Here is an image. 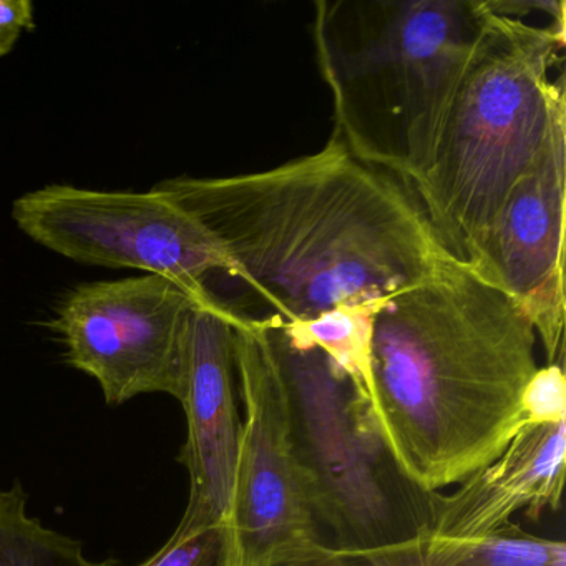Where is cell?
<instances>
[{
  "label": "cell",
  "instance_id": "obj_2",
  "mask_svg": "<svg viewBox=\"0 0 566 566\" xmlns=\"http://www.w3.org/2000/svg\"><path fill=\"white\" fill-rule=\"evenodd\" d=\"M535 346L522 306L459 261L384 301L367 412L410 485L437 493L505 450L525 423Z\"/></svg>",
  "mask_w": 566,
  "mask_h": 566
},
{
  "label": "cell",
  "instance_id": "obj_18",
  "mask_svg": "<svg viewBox=\"0 0 566 566\" xmlns=\"http://www.w3.org/2000/svg\"><path fill=\"white\" fill-rule=\"evenodd\" d=\"M34 28V6L31 0H0V57L18 44L22 32Z\"/></svg>",
  "mask_w": 566,
  "mask_h": 566
},
{
  "label": "cell",
  "instance_id": "obj_16",
  "mask_svg": "<svg viewBox=\"0 0 566 566\" xmlns=\"http://www.w3.org/2000/svg\"><path fill=\"white\" fill-rule=\"evenodd\" d=\"M276 566H419V559L412 538L366 549L339 548L321 542L304 555Z\"/></svg>",
  "mask_w": 566,
  "mask_h": 566
},
{
  "label": "cell",
  "instance_id": "obj_17",
  "mask_svg": "<svg viewBox=\"0 0 566 566\" xmlns=\"http://www.w3.org/2000/svg\"><path fill=\"white\" fill-rule=\"evenodd\" d=\"M522 413L525 423L532 426L565 422V367L546 364L535 370L523 390Z\"/></svg>",
  "mask_w": 566,
  "mask_h": 566
},
{
  "label": "cell",
  "instance_id": "obj_12",
  "mask_svg": "<svg viewBox=\"0 0 566 566\" xmlns=\"http://www.w3.org/2000/svg\"><path fill=\"white\" fill-rule=\"evenodd\" d=\"M382 303L346 304L319 316L280 323L284 336L300 349L323 350L344 374L369 410L373 400V331Z\"/></svg>",
  "mask_w": 566,
  "mask_h": 566
},
{
  "label": "cell",
  "instance_id": "obj_8",
  "mask_svg": "<svg viewBox=\"0 0 566 566\" xmlns=\"http://www.w3.org/2000/svg\"><path fill=\"white\" fill-rule=\"evenodd\" d=\"M198 303L167 277L145 274L82 284L59 307L54 327L67 363L122 406L142 394L180 400L191 313Z\"/></svg>",
  "mask_w": 566,
  "mask_h": 566
},
{
  "label": "cell",
  "instance_id": "obj_15",
  "mask_svg": "<svg viewBox=\"0 0 566 566\" xmlns=\"http://www.w3.org/2000/svg\"><path fill=\"white\" fill-rule=\"evenodd\" d=\"M138 566H228L227 525L210 526L188 535H174Z\"/></svg>",
  "mask_w": 566,
  "mask_h": 566
},
{
  "label": "cell",
  "instance_id": "obj_7",
  "mask_svg": "<svg viewBox=\"0 0 566 566\" xmlns=\"http://www.w3.org/2000/svg\"><path fill=\"white\" fill-rule=\"evenodd\" d=\"M29 238L77 263L128 268L167 277L198 303H218L211 280L233 277L214 238L157 191H95L51 185L14 201Z\"/></svg>",
  "mask_w": 566,
  "mask_h": 566
},
{
  "label": "cell",
  "instance_id": "obj_5",
  "mask_svg": "<svg viewBox=\"0 0 566 566\" xmlns=\"http://www.w3.org/2000/svg\"><path fill=\"white\" fill-rule=\"evenodd\" d=\"M271 339L286 396L291 440L316 523L339 548H377L426 530L432 493L390 460L367 407L323 350L300 349L273 316Z\"/></svg>",
  "mask_w": 566,
  "mask_h": 566
},
{
  "label": "cell",
  "instance_id": "obj_9",
  "mask_svg": "<svg viewBox=\"0 0 566 566\" xmlns=\"http://www.w3.org/2000/svg\"><path fill=\"white\" fill-rule=\"evenodd\" d=\"M566 117L506 198L473 270L522 306L546 364L565 367Z\"/></svg>",
  "mask_w": 566,
  "mask_h": 566
},
{
  "label": "cell",
  "instance_id": "obj_6",
  "mask_svg": "<svg viewBox=\"0 0 566 566\" xmlns=\"http://www.w3.org/2000/svg\"><path fill=\"white\" fill-rule=\"evenodd\" d=\"M234 367L244 406L228 510V566H276L321 543L291 440L266 317L234 313Z\"/></svg>",
  "mask_w": 566,
  "mask_h": 566
},
{
  "label": "cell",
  "instance_id": "obj_1",
  "mask_svg": "<svg viewBox=\"0 0 566 566\" xmlns=\"http://www.w3.org/2000/svg\"><path fill=\"white\" fill-rule=\"evenodd\" d=\"M151 190L195 218L281 323L384 303L452 263L412 188L337 135L280 167Z\"/></svg>",
  "mask_w": 566,
  "mask_h": 566
},
{
  "label": "cell",
  "instance_id": "obj_11",
  "mask_svg": "<svg viewBox=\"0 0 566 566\" xmlns=\"http://www.w3.org/2000/svg\"><path fill=\"white\" fill-rule=\"evenodd\" d=\"M566 420L523 423L489 465L447 496L432 493L426 532L439 538L479 539L510 523L516 512L538 518L562 505L565 485Z\"/></svg>",
  "mask_w": 566,
  "mask_h": 566
},
{
  "label": "cell",
  "instance_id": "obj_13",
  "mask_svg": "<svg viewBox=\"0 0 566 566\" xmlns=\"http://www.w3.org/2000/svg\"><path fill=\"white\" fill-rule=\"evenodd\" d=\"M426 566H566L562 539L542 538L506 523L479 539H449L417 533Z\"/></svg>",
  "mask_w": 566,
  "mask_h": 566
},
{
  "label": "cell",
  "instance_id": "obj_10",
  "mask_svg": "<svg viewBox=\"0 0 566 566\" xmlns=\"http://www.w3.org/2000/svg\"><path fill=\"white\" fill-rule=\"evenodd\" d=\"M233 311L197 304L188 327L184 390L187 442L180 460L190 476L187 510L174 533L188 535L227 522L240 450Z\"/></svg>",
  "mask_w": 566,
  "mask_h": 566
},
{
  "label": "cell",
  "instance_id": "obj_3",
  "mask_svg": "<svg viewBox=\"0 0 566 566\" xmlns=\"http://www.w3.org/2000/svg\"><path fill=\"white\" fill-rule=\"evenodd\" d=\"M479 29L432 161L413 193L443 250L473 266L506 198L566 117L552 67L565 25L528 24L479 0Z\"/></svg>",
  "mask_w": 566,
  "mask_h": 566
},
{
  "label": "cell",
  "instance_id": "obj_4",
  "mask_svg": "<svg viewBox=\"0 0 566 566\" xmlns=\"http://www.w3.org/2000/svg\"><path fill=\"white\" fill-rule=\"evenodd\" d=\"M479 18V0L317 2L314 45L333 95V134L413 188L432 161Z\"/></svg>",
  "mask_w": 566,
  "mask_h": 566
},
{
  "label": "cell",
  "instance_id": "obj_14",
  "mask_svg": "<svg viewBox=\"0 0 566 566\" xmlns=\"http://www.w3.org/2000/svg\"><path fill=\"white\" fill-rule=\"evenodd\" d=\"M0 566H117V562L88 558L82 542L32 516L28 495L15 483L0 490Z\"/></svg>",
  "mask_w": 566,
  "mask_h": 566
}]
</instances>
